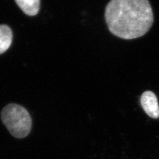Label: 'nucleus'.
<instances>
[{"label": "nucleus", "instance_id": "5", "mask_svg": "<svg viewBox=\"0 0 159 159\" xmlns=\"http://www.w3.org/2000/svg\"><path fill=\"white\" fill-rule=\"evenodd\" d=\"M12 33L6 25H0V54L7 51L11 46Z\"/></svg>", "mask_w": 159, "mask_h": 159}, {"label": "nucleus", "instance_id": "1", "mask_svg": "<svg viewBox=\"0 0 159 159\" xmlns=\"http://www.w3.org/2000/svg\"><path fill=\"white\" fill-rule=\"evenodd\" d=\"M105 18L110 31L125 40L146 34L154 21L148 0H111L106 8Z\"/></svg>", "mask_w": 159, "mask_h": 159}, {"label": "nucleus", "instance_id": "2", "mask_svg": "<svg viewBox=\"0 0 159 159\" xmlns=\"http://www.w3.org/2000/svg\"><path fill=\"white\" fill-rule=\"evenodd\" d=\"M1 118L3 124L12 136L23 139L30 134L32 128V119L23 106L11 103L2 108Z\"/></svg>", "mask_w": 159, "mask_h": 159}, {"label": "nucleus", "instance_id": "4", "mask_svg": "<svg viewBox=\"0 0 159 159\" xmlns=\"http://www.w3.org/2000/svg\"><path fill=\"white\" fill-rule=\"evenodd\" d=\"M18 6L25 14L34 16L39 11L40 0H15Z\"/></svg>", "mask_w": 159, "mask_h": 159}, {"label": "nucleus", "instance_id": "3", "mask_svg": "<svg viewBox=\"0 0 159 159\" xmlns=\"http://www.w3.org/2000/svg\"><path fill=\"white\" fill-rule=\"evenodd\" d=\"M140 103L144 111L149 117L153 119L159 118V102L153 92L144 91L140 97Z\"/></svg>", "mask_w": 159, "mask_h": 159}]
</instances>
